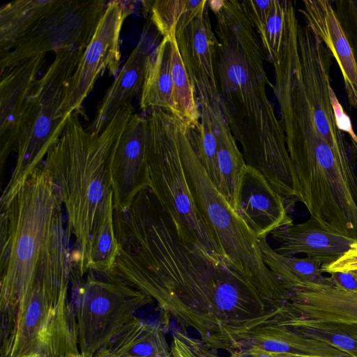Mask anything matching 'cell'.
Masks as SVG:
<instances>
[{
	"instance_id": "cell-1",
	"label": "cell",
	"mask_w": 357,
	"mask_h": 357,
	"mask_svg": "<svg viewBox=\"0 0 357 357\" xmlns=\"http://www.w3.org/2000/svg\"><path fill=\"white\" fill-rule=\"evenodd\" d=\"M114 222L119 249L109 275L151 297L211 350L236 354L241 335L273 323L284 304L181 237L150 188L114 213Z\"/></svg>"
},
{
	"instance_id": "cell-2",
	"label": "cell",
	"mask_w": 357,
	"mask_h": 357,
	"mask_svg": "<svg viewBox=\"0 0 357 357\" xmlns=\"http://www.w3.org/2000/svg\"><path fill=\"white\" fill-rule=\"evenodd\" d=\"M215 16V73L220 105L247 165L284 198L294 197V172L284 133L267 94L266 56L241 1H208Z\"/></svg>"
},
{
	"instance_id": "cell-3",
	"label": "cell",
	"mask_w": 357,
	"mask_h": 357,
	"mask_svg": "<svg viewBox=\"0 0 357 357\" xmlns=\"http://www.w3.org/2000/svg\"><path fill=\"white\" fill-rule=\"evenodd\" d=\"M134 112L132 104L122 107L99 134L84 128L79 114L70 113L42 162L60 195L75 241L72 260L82 277L96 213L112 190L114 152Z\"/></svg>"
},
{
	"instance_id": "cell-4",
	"label": "cell",
	"mask_w": 357,
	"mask_h": 357,
	"mask_svg": "<svg viewBox=\"0 0 357 357\" xmlns=\"http://www.w3.org/2000/svg\"><path fill=\"white\" fill-rule=\"evenodd\" d=\"M63 208L42 163L1 209L0 305L25 292L45 268L71 261Z\"/></svg>"
},
{
	"instance_id": "cell-5",
	"label": "cell",
	"mask_w": 357,
	"mask_h": 357,
	"mask_svg": "<svg viewBox=\"0 0 357 357\" xmlns=\"http://www.w3.org/2000/svg\"><path fill=\"white\" fill-rule=\"evenodd\" d=\"M180 149L187 182L202 221L222 257L258 288L285 303L289 294L264 264L259 240L208 177L181 122Z\"/></svg>"
},
{
	"instance_id": "cell-6",
	"label": "cell",
	"mask_w": 357,
	"mask_h": 357,
	"mask_svg": "<svg viewBox=\"0 0 357 357\" xmlns=\"http://www.w3.org/2000/svg\"><path fill=\"white\" fill-rule=\"evenodd\" d=\"M84 50L56 53L45 73L35 82L20 121L16 162L2 192L0 209L10 203L61 137L68 116L62 107Z\"/></svg>"
},
{
	"instance_id": "cell-7",
	"label": "cell",
	"mask_w": 357,
	"mask_h": 357,
	"mask_svg": "<svg viewBox=\"0 0 357 357\" xmlns=\"http://www.w3.org/2000/svg\"><path fill=\"white\" fill-rule=\"evenodd\" d=\"M146 119L149 188L181 237L211 255L223 257L200 217L187 182L180 149L181 121L160 108L149 109Z\"/></svg>"
},
{
	"instance_id": "cell-8",
	"label": "cell",
	"mask_w": 357,
	"mask_h": 357,
	"mask_svg": "<svg viewBox=\"0 0 357 357\" xmlns=\"http://www.w3.org/2000/svg\"><path fill=\"white\" fill-rule=\"evenodd\" d=\"M71 276L79 352L95 357L152 298L118 279L88 271Z\"/></svg>"
},
{
	"instance_id": "cell-9",
	"label": "cell",
	"mask_w": 357,
	"mask_h": 357,
	"mask_svg": "<svg viewBox=\"0 0 357 357\" xmlns=\"http://www.w3.org/2000/svg\"><path fill=\"white\" fill-rule=\"evenodd\" d=\"M107 3L102 0H57L55 6L9 52L0 54L1 70L50 52L84 50Z\"/></svg>"
},
{
	"instance_id": "cell-10",
	"label": "cell",
	"mask_w": 357,
	"mask_h": 357,
	"mask_svg": "<svg viewBox=\"0 0 357 357\" xmlns=\"http://www.w3.org/2000/svg\"><path fill=\"white\" fill-rule=\"evenodd\" d=\"M128 1H107L96 29L70 79L63 113H83L82 105L97 79L105 71L116 75L121 52L119 38L126 18L132 10Z\"/></svg>"
},
{
	"instance_id": "cell-11",
	"label": "cell",
	"mask_w": 357,
	"mask_h": 357,
	"mask_svg": "<svg viewBox=\"0 0 357 357\" xmlns=\"http://www.w3.org/2000/svg\"><path fill=\"white\" fill-rule=\"evenodd\" d=\"M296 36L303 81L317 130L333 149L350 153L343 132L336 126L331 101L333 56L311 28L299 20Z\"/></svg>"
},
{
	"instance_id": "cell-12",
	"label": "cell",
	"mask_w": 357,
	"mask_h": 357,
	"mask_svg": "<svg viewBox=\"0 0 357 357\" xmlns=\"http://www.w3.org/2000/svg\"><path fill=\"white\" fill-rule=\"evenodd\" d=\"M208 1L187 12L176 26L181 56L199 105L220 106L215 63L218 41L208 15Z\"/></svg>"
},
{
	"instance_id": "cell-13",
	"label": "cell",
	"mask_w": 357,
	"mask_h": 357,
	"mask_svg": "<svg viewBox=\"0 0 357 357\" xmlns=\"http://www.w3.org/2000/svg\"><path fill=\"white\" fill-rule=\"evenodd\" d=\"M286 290L289 300L275 324H329L357 331V291L314 282L298 283Z\"/></svg>"
},
{
	"instance_id": "cell-14",
	"label": "cell",
	"mask_w": 357,
	"mask_h": 357,
	"mask_svg": "<svg viewBox=\"0 0 357 357\" xmlns=\"http://www.w3.org/2000/svg\"><path fill=\"white\" fill-rule=\"evenodd\" d=\"M114 213L126 211L137 195L150 187L148 125L134 112L115 150L112 165Z\"/></svg>"
},
{
	"instance_id": "cell-15",
	"label": "cell",
	"mask_w": 357,
	"mask_h": 357,
	"mask_svg": "<svg viewBox=\"0 0 357 357\" xmlns=\"http://www.w3.org/2000/svg\"><path fill=\"white\" fill-rule=\"evenodd\" d=\"M42 54L0 70V170L16 152L20 121L27 99L45 62Z\"/></svg>"
},
{
	"instance_id": "cell-16",
	"label": "cell",
	"mask_w": 357,
	"mask_h": 357,
	"mask_svg": "<svg viewBox=\"0 0 357 357\" xmlns=\"http://www.w3.org/2000/svg\"><path fill=\"white\" fill-rule=\"evenodd\" d=\"M234 211L258 240L293 224L284 198L259 172L248 165L240 180Z\"/></svg>"
},
{
	"instance_id": "cell-17",
	"label": "cell",
	"mask_w": 357,
	"mask_h": 357,
	"mask_svg": "<svg viewBox=\"0 0 357 357\" xmlns=\"http://www.w3.org/2000/svg\"><path fill=\"white\" fill-rule=\"evenodd\" d=\"M298 10L305 23L334 57L342 77L348 103L351 107L357 108V62L332 3L328 0H305Z\"/></svg>"
},
{
	"instance_id": "cell-18",
	"label": "cell",
	"mask_w": 357,
	"mask_h": 357,
	"mask_svg": "<svg viewBox=\"0 0 357 357\" xmlns=\"http://www.w3.org/2000/svg\"><path fill=\"white\" fill-rule=\"evenodd\" d=\"M271 235L279 243L274 249L278 254H305L319 259L323 264L335 261L357 245V240L328 230L312 218L302 223L279 227Z\"/></svg>"
},
{
	"instance_id": "cell-19",
	"label": "cell",
	"mask_w": 357,
	"mask_h": 357,
	"mask_svg": "<svg viewBox=\"0 0 357 357\" xmlns=\"http://www.w3.org/2000/svg\"><path fill=\"white\" fill-rule=\"evenodd\" d=\"M151 38L144 33L102 98L93 121L86 128L100 133L122 107L140 95L151 51Z\"/></svg>"
},
{
	"instance_id": "cell-20",
	"label": "cell",
	"mask_w": 357,
	"mask_h": 357,
	"mask_svg": "<svg viewBox=\"0 0 357 357\" xmlns=\"http://www.w3.org/2000/svg\"><path fill=\"white\" fill-rule=\"evenodd\" d=\"M252 347L273 353L349 357L324 342L274 323L262 325L241 335L237 352Z\"/></svg>"
},
{
	"instance_id": "cell-21",
	"label": "cell",
	"mask_w": 357,
	"mask_h": 357,
	"mask_svg": "<svg viewBox=\"0 0 357 357\" xmlns=\"http://www.w3.org/2000/svg\"><path fill=\"white\" fill-rule=\"evenodd\" d=\"M95 357H172L164 329L134 316Z\"/></svg>"
},
{
	"instance_id": "cell-22",
	"label": "cell",
	"mask_w": 357,
	"mask_h": 357,
	"mask_svg": "<svg viewBox=\"0 0 357 357\" xmlns=\"http://www.w3.org/2000/svg\"><path fill=\"white\" fill-rule=\"evenodd\" d=\"M207 107L217 142L218 190L234 210L240 180L247 165L220 107Z\"/></svg>"
},
{
	"instance_id": "cell-23",
	"label": "cell",
	"mask_w": 357,
	"mask_h": 357,
	"mask_svg": "<svg viewBox=\"0 0 357 357\" xmlns=\"http://www.w3.org/2000/svg\"><path fill=\"white\" fill-rule=\"evenodd\" d=\"M172 57V39L163 37L148 58L139 98L142 110L160 108L173 114Z\"/></svg>"
},
{
	"instance_id": "cell-24",
	"label": "cell",
	"mask_w": 357,
	"mask_h": 357,
	"mask_svg": "<svg viewBox=\"0 0 357 357\" xmlns=\"http://www.w3.org/2000/svg\"><path fill=\"white\" fill-rule=\"evenodd\" d=\"M114 208L111 190L96 213L88 247L86 273L108 275L114 266L119 245L114 229Z\"/></svg>"
},
{
	"instance_id": "cell-25",
	"label": "cell",
	"mask_w": 357,
	"mask_h": 357,
	"mask_svg": "<svg viewBox=\"0 0 357 357\" xmlns=\"http://www.w3.org/2000/svg\"><path fill=\"white\" fill-rule=\"evenodd\" d=\"M57 0H17L0 9V54L9 52L56 3Z\"/></svg>"
},
{
	"instance_id": "cell-26",
	"label": "cell",
	"mask_w": 357,
	"mask_h": 357,
	"mask_svg": "<svg viewBox=\"0 0 357 357\" xmlns=\"http://www.w3.org/2000/svg\"><path fill=\"white\" fill-rule=\"evenodd\" d=\"M263 261L282 287L287 288L302 282L330 284L321 271L323 263L316 258H298L278 254L267 242L259 240Z\"/></svg>"
},
{
	"instance_id": "cell-27",
	"label": "cell",
	"mask_w": 357,
	"mask_h": 357,
	"mask_svg": "<svg viewBox=\"0 0 357 357\" xmlns=\"http://www.w3.org/2000/svg\"><path fill=\"white\" fill-rule=\"evenodd\" d=\"M175 32L176 30L169 36L172 43V76L174 107L172 115L191 129L199 122L200 108L195 87L178 48Z\"/></svg>"
},
{
	"instance_id": "cell-28",
	"label": "cell",
	"mask_w": 357,
	"mask_h": 357,
	"mask_svg": "<svg viewBox=\"0 0 357 357\" xmlns=\"http://www.w3.org/2000/svg\"><path fill=\"white\" fill-rule=\"evenodd\" d=\"M199 108V122L195 128H188L189 139L208 177L218 189L219 178L216 138L207 105H201Z\"/></svg>"
},
{
	"instance_id": "cell-29",
	"label": "cell",
	"mask_w": 357,
	"mask_h": 357,
	"mask_svg": "<svg viewBox=\"0 0 357 357\" xmlns=\"http://www.w3.org/2000/svg\"><path fill=\"white\" fill-rule=\"evenodd\" d=\"M278 325L289 327L305 337L324 342L349 357H357V331L321 324L284 323Z\"/></svg>"
},
{
	"instance_id": "cell-30",
	"label": "cell",
	"mask_w": 357,
	"mask_h": 357,
	"mask_svg": "<svg viewBox=\"0 0 357 357\" xmlns=\"http://www.w3.org/2000/svg\"><path fill=\"white\" fill-rule=\"evenodd\" d=\"M202 0H157L142 1L146 11L158 32L169 36L182 17L189 10L199 6Z\"/></svg>"
},
{
	"instance_id": "cell-31",
	"label": "cell",
	"mask_w": 357,
	"mask_h": 357,
	"mask_svg": "<svg viewBox=\"0 0 357 357\" xmlns=\"http://www.w3.org/2000/svg\"><path fill=\"white\" fill-rule=\"evenodd\" d=\"M289 1H273L271 11L263 33L259 36L261 45L269 61L280 52L284 40L287 8Z\"/></svg>"
},
{
	"instance_id": "cell-32",
	"label": "cell",
	"mask_w": 357,
	"mask_h": 357,
	"mask_svg": "<svg viewBox=\"0 0 357 357\" xmlns=\"http://www.w3.org/2000/svg\"><path fill=\"white\" fill-rule=\"evenodd\" d=\"M172 357H220L199 339L190 336L184 330H174L171 342ZM229 357H241L234 354Z\"/></svg>"
},
{
	"instance_id": "cell-33",
	"label": "cell",
	"mask_w": 357,
	"mask_h": 357,
	"mask_svg": "<svg viewBox=\"0 0 357 357\" xmlns=\"http://www.w3.org/2000/svg\"><path fill=\"white\" fill-rule=\"evenodd\" d=\"M335 9L353 48L357 62V0L335 2Z\"/></svg>"
},
{
	"instance_id": "cell-34",
	"label": "cell",
	"mask_w": 357,
	"mask_h": 357,
	"mask_svg": "<svg viewBox=\"0 0 357 357\" xmlns=\"http://www.w3.org/2000/svg\"><path fill=\"white\" fill-rule=\"evenodd\" d=\"M273 1H241L243 12L257 33L261 36L267 24Z\"/></svg>"
},
{
	"instance_id": "cell-35",
	"label": "cell",
	"mask_w": 357,
	"mask_h": 357,
	"mask_svg": "<svg viewBox=\"0 0 357 357\" xmlns=\"http://www.w3.org/2000/svg\"><path fill=\"white\" fill-rule=\"evenodd\" d=\"M330 97L337 128L342 132L349 135L353 144L357 149V135L353 129L351 119L344 110L332 87L330 89Z\"/></svg>"
},
{
	"instance_id": "cell-36",
	"label": "cell",
	"mask_w": 357,
	"mask_h": 357,
	"mask_svg": "<svg viewBox=\"0 0 357 357\" xmlns=\"http://www.w3.org/2000/svg\"><path fill=\"white\" fill-rule=\"evenodd\" d=\"M353 271H357V245L335 261L321 266V271L327 273Z\"/></svg>"
},
{
	"instance_id": "cell-37",
	"label": "cell",
	"mask_w": 357,
	"mask_h": 357,
	"mask_svg": "<svg viewBox=\"0 0 357 357\" xmlns=\"http://www.w3.org/2000/svg\"><path fill=\"white\" fill-rule=\"evenodd\" d=\"M329 274V281L334 286L342 289L357 291V278L354 271L333 272Z\"/></svg>"
},
{
	"instance_id": "cell-38",
	"label": "cell",
	"mask_w": 357,
	"mask_h": 357,
	"mask_svg": "<svg viewBox=\"0 0 357 357\" xmlns=\"http://www.w3.org/2000/svg\"><path fill=\"white\" fill-rule=\"evenodd\" d=\"M276 357H338V356H311L289 353H275Z\"/></svg>"
},
{
	"instance_id": "cell-39",
	"label": "cell",
	"mask_w": 357,
	"mask_h": 357,
	"mask_svg": "<svg viewBox=\"0 0 357 357\" xmlns=\"http://www.w3.org/2000/svg\"><path fill=\"white\" fill-rule=\"evenodd\" d=\"M20 357H45V356H43L40 354H31L20 356Z\"/></svg>"
},
{
	"instance_id": "cell-40",
	"label": "cell",
	"mask_w": 357,
	"mask_h": 357,
	"mask_svg": "<svg viewBox=\"0 0 357 357\" xmlns=\"http://www.w3.org/2000/svg\"><path fill=\"white\" fill-rule=\"evenodd\" d=\"M64 357H82V356L80 355V354H72L67 355Z\"/></svg>"
},
{
	"instance_id": "cell-41",
	"label": "cell",
	"mask_w": 357,
	"mask_h": 357,
	"mask_svg": "<svg viewBox=\"0 0 357 357\" xmlns=\"http://www.w3.org/2000/svg\"><path fill=\"white\" fill-rule=\"evenodd\" d=\"M355 272V274H356V278H357V271H354Z\"/></svg>"
}]
</instances>
